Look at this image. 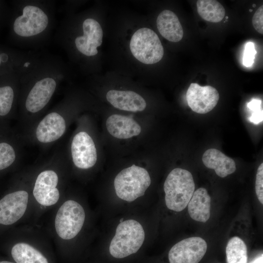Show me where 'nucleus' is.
<instances>
[{
    "instance_id": "1",
    "label": "nucleus",
    "mask_w": 263,
    "mask_h": 263,
    "mask_svg": "<svg viewBox=\"0 0 263 263\" xmlns=\"http://www.w3.org/2000/svg\"><path fill=\"white\" fill-rule=\"evenodd\" d=\"M167 207L179 212L184 210L195 191V184L191 173L188 170L175 168L168 175L164 184Z\"/></svg>"
},
{
    "instance_id": "2",
    "label": "nucleus",
    "mask_w": 263,
    "mask_h": 263,
    "mask_svg": "<svg viewBox=\"0 0 263 263\" xmlns=\"http://www.w3.org/2000/svg\"><path fill=\"white\" fill-rule=\"evenodd\" d=\"M145 239V232L141 225L134 220L120 223L116 227L112 239L109 252L115 258H123L135 253Z\"/></svg>"
},
{
    "instance_id": "3",
    "label": "nucleus",
    "mask_w": 263,
    "mask_h": 263,
    "mask_svg": "<svg viewBox=\"0 0 263 263\" xmlns=\"http://www.w3.org/2000/svg\"><path fill=\"white\" fill-rule=\"evenodd\" d=\"M150 183V177L147 170L132 165L122 170L116 176L114 187L119 198L132 202L144 195Z\"/></svg>"
},
{
    "instance_id": "4",
    "label": "nucleus",
    "mask_w": 263,
    "mask_h": 263,
    "mask_svg": "<svg viewBox=\"0 0 263 263\" xmlns=\"http://www.w3.org/2000/svg\"><path fill=\"white\" fill-rule=\"evenodd\" d=\"M132 56L140 63L153 64L164 56V48L156 33L147 27L139 28L132 34L129 43Z\"/></svg>"
},
{
    "instance_id": "5",
    "label": "nucleus",
    "mask_w": 263,
    "mask_h": 263,
    "mask_svg": "<svg viewBox=\"0 0 263 263\" xmlns=\"http://www.w3.org/2000/svg\"><path fill=\"white\" fill-rule=\"evenodd\" d=\"M85 218L83 207L73 200L65 202L59 207L55 219L58 235L64 240L75 237L81 230Z\"/></svg>"
},
{
    "instance_id": "6",
    "label": "nucleus",
    "mask_w": 263,
    "mask_h": 263,
    "mask_svg": "<svg viewBox=\"0 0 263 263\" xmlns=\"http://www.w3.org/2000/svg\"><path fill=\"white\" fill-rule=\"evenodd\" d=\"M48 23V17L41 9L35 5H27L23 8L22 15L15 19L13 28L17 35L29 37L42 33Z\"/></svg>"
},
{
    "instance_id": "7",
    "label": "nucleus",
    "mask_w": 263,
    "mask_h": 263,
    "mask_svg": "<svg viewBox=\"0 0 263 263\" xmlns=\"http://www.w3.org/2000/svg\"><path fill=\"white\" fill-rule=\"evenodd\" d=\"M207 249L206 242L200 237L185 239L170 249L168 255L169 263H198Z\"/></svg>"
},
{
    "instance_id": "8",
    "label": "nucleus",
    "mask_w": 263,
    "mask_h": 263,
    "mask_svg": "<svg viewBox=\"0 0 263 263\" xmlns=\"http://www.w3.org/2000/svg\"><path fill=\"white\" fill-rule=\"evenodd\" d=\"M187 100L189 107L195 113L205 114L211 111L219 99L218 91L211 86H201L191 83L187 90Z\"/></svg>"
},
{
    "instance_id": "9",
    "label": "nucleus",
    "mask_w": 263,
    "mask_h": 263,
    "mask_svg": "<svg viewBox=\"0 0 263 263\" xmlns=\"http://www.w3.org/2000/svg\"><path fill=\"white\" fill-rule=\"evenodd\" d=\"M83 35L76 37L75 43L77 50L87 56L98 53L97 48L102 43L103 31L100 24L95 19L87 18L82 23Z\"/></svg>"
},
{
    "instance_id": "10",
    "label": "nucleus",
    "mask_w": 263,
    "mask_h": 263,
    "mask_svg": "<svg viewBox=\"0 0 263 263\" xmlns=\"http://www.w3.org/2000/svg\"><path fill=\"white\" fill-rule=\"evenodd\" d=\"M71 152L73 162L78 168L89 169L96 162L97 153L94 143L86 132H80L74 137Z\"/></svg>"
},
{
    "instance_id": "11",
    "label": "nucleus",
    "mask_w": 263,
    "mask_h": 263,
    "mask_svg": "<svg viewBox=\"0 0 263 263\" xmlns=\"http://www.w3.org/2000/svg\"><path fill=\"white\" fill-rule=\"evenodd\" d=\"M28 193L17 191L5 195L0 200V224L10 225L21 218L27 208Z\"/></svg>"
},
{
    "instance_id": "12",
    "label": "nucleus",
    "mask_w": 263,
    "mask_h": 263,
    "mask_svg": "<svg viewBox=\"0 0 263 263\" xmlns=\"http://www.w3.org/2000/svg\"><path fill=\"white\" fill-rule=\"evenodd\" d=\"M58 178L53 170L41 172L36 180L33 193L37 201L41 205L50 206L56 203L59 192L56 188Z\"/></svg>"
},
{
    "instance_id": "13",
    "label": "nucleus",
    "mask_w": 263,
    "mask_h": 263,
    "mask_svg": "<svg viewBox=\"0 0 263 263\" xmlns=\"http://www.w3.org/2000/svg\"><path fill=\"white\" fill-rule=\"evenodd\" d=\"M54 79L47 77L37 81L33 87L25 101V107L31 113L42 110L48 103L56 88Z\"/></svg>"
},
{
    "instance_id": "14",
    "label": "nucleus",
    "mask_w": 263,
    "mask_h": 263,
    "mask_svg": "<svg viewBox=\"0 0 263 263\" xmlns=\"http://www.w3.org/2000/svg\"><path fill=\"white\" fill-rule=\"evenodd\" d=\"M66 123L63 117L56 112L47 114L38 125L36 134L41 143H50L59 139L64 133Z\"/></svg>"
},
{
    "instance_id": "15",
    "label": "nucleus",
    "mask_w": 263,
    "mask_h": 263,
    "mask_svg": "<svg viewBox=\"0 0 263 263\" xmlns=\"http://www.w3.org/2000/svg\"><path fill=\"white\" fill-rule=\"evenodd\" d=\"M106 99L114 108L123 111L141 112L147 106L142 96L132 91L111 90L107 92Z\"/></svg>"
},
{
    "instance_id": "16",
    "label": "nucleus",
    "mask_w": 263,
    "mask_h": 263,
    "mask_svg": "<svg viewBox=\"0 0 263 263\" xmlns=\"http://www.w3.org/2000/svg\"><path fill=\"white\" fill-rule=\"evenodd\" d=\"M108 132L118 139H128L137 136L141 132L140 126L131 117L113 114L106 121Z\"/></svg>"
},
{
    "instance_id": "17",
    "label": "nucleus",
    "mask_w": 263,
    "mask_h": 263,
    "mask_svg": "<svg viewBox=\"0 0 263 263\" xmlns=\"http://www.w3.org/2000/svg\"><path fill=\"white\" fill-rule=\"evenodd\" d=\"M156 25L161 36L169 41L178 42L183 37V29L179 19L170 10H164L159 14Z\"/></svg>"
},
{
    "instance_id": "18",
    "label": "nucleus",
    "mask_w": 263,
    "mask_h": 263,
    "mask_svg": "<svg viewBox=\"0 0 263 263\" xmlns=\"http://www.w3.org/2000/svg\"><path fill=\"white\" fill-rule=\"evenodd\" d=\"M202 161L207 168L213 169L216 174L224 178L234 172L236 169L235 161L215 149H209L205 151Z\"/></svg>"
},
{
    "instance_id": "19",
    "label": "nucleus",
    "mask_w": 263,
    "mask_h": 263,
    "mask_svg": "<svg viewBox=\"0 0 263 263\" xmlns=\"http://www.w3.org/2000/svg\"><path fill=\"white\" fill-rule=\"evenodd\" d=\"M211 198L207 189L200 188L194 191L188 203V212L194 220L205 223L210 216Z\"/></svg>"
},
{
    "instance_id": "20",
    "label": "nucleus",
    "mask_w": 263,
    "mask_h": 263,
    "mask_svg": "<svg viewBox=\"0 0 263 263\" xmlns=\"http://www.w3.org/2000/svg\"><path fill=\"white\" fill-rule=\"evenodd\" d=\"M11 254L17 263H48L39 251L24 243L15 244L12 247Z\"/></svg>"
},
{
    "instance_id": "21",
    "label": "nucleus",
    "mask_w": 263,
    "mask_h": 263,
    "mask_svg": "<svg viewBox=\"0 0 263 263\" xmlns=\"http://www.w3.org/2000/svg\"><path fill=\"white\" fill-rule=\"evenodd\" d=\"M197 7L200 17L210 22H220L225 13V9L222 5L215 0H197Z\"/></svg>"
},
{
    "instance_id": "22",
    "label": "nucleus",
    "mask_w": 263,
    "mask_h": 263,
    "mask_svg": "<svg viewBox=\"0 0 263 263\" xmlns=\"http://www.w3.org/2000/svg\"><path fill=\"white\" fill-rule=\"evenodd\" d=\"M226 260L227 263H247V247L244 241L240 237L231 238L226 245Z\"/></svg>"
},
{
    "instance_id": "23",
    "label": "nucleus",
    "mask_w": 263,
    "mask_h": 263,
    "mask_svg": "<svg viewBox=\"0 0 263 263\" xmlns=\"http://www.w3.org/2000/svg\"><path fill=\"white\" fill-rule=\"evenodd\" d=\"M14 97V90L11 86H0V116L6 115L10 112L13 105Z\"/></svg>"
},
{
    "instance_id": "24",
    "label": "nucleus",
    "mask_w": 263,
    "mask_h": 263,
    "mask_svg": "<svg viewBox=\"0 0 263 263\" xmlns=\"http://www.w3.org/2000/svg\"><path fill=\"white\" fill-rule=\"evenodd\" d=\"M16 154L13 147L10 144L0 143V170L10 166L14 162Z\"/></svg>"
},
{
    "instance_id": "25",
    "label": "nucleus",
    "mask_w": 263,
    "mask_h": 263,
    "mask_svg": "<svg viewBox=\"0 0 263 263\" xmlns=\"http://www.w3.org/2000/svg\"><path fill=\"white\" fill-rule=\"evenodd\" d=\"M256 53L257 52L255 49L254 44L252 42H247L245 46L243 58L244 65L247 67L252 65Z\"/></svg>"
},
{
    "instance_id": "26",
    "label": "nucleus",
    "mask_w": 263,
    "mask_h": 263,
    "mask_svg": "<svg viewBox=\"0 0 263 263\" xmlns=\"http://www.w3.org/2000/svg\"><path fill=\"white\" fill-rule=\"evenodd\" d=\"M255 191L259 202L263 204V163L259 166L256 177Z\"/></svg>"
},
{
    "instance_id": "27",
    "label": "nucleus",
    "mask_w": 263,
    "mask_h": 263,
    "mask_svg": "<svg viewBox=\"0 0 263 263\" xmlns=\"http://www.w3.org/2000/svg\"><path fill=\"white\" fill-rule=\"evenodd\" d=\"M263 6L259 7L252 18V24L255 29L259 33L263 34Z\"/></svg>"
},
{
    "instance_id": "28",
    "label": "nucleus",
    "mask_w": 263,
    "mask_h": 263,
    "mask_svg": "<svg viewBox=\"0 0 263 263\" xmlns=\"http://www.w3.org/2000/svg\"><path fill=\"white\" fill-rule=\"evenodd\" d=\"M9 61L10 56L6 52L0 51V75L2 74L5 70H7Z\"/></svg>"
},
{
    "instance_id": "29",
    "label": "nucleus",
    "mask_w": 263,
    "mask_h": 263,
    "mask_svg": "<svg viewBox=\"0 0 263 263\" xmlns=\"http://www.w3.org/2000/svg\"><path fill=\"white\" fill-rule=\"evenodd\" d=\"M263 110H260L252 112V114L249 118V121L255 124H258L263 121Z\"/></svg>"
},
{
    "instance_id": "30",
    "label": "nucleus",
    "mask_w": 263,
    "mask_h": 263,
    "mask_svg": "<svg viewBox=\"0 0 263 263\" xmlns=\"http://www.w3.org/2000/svg\"><path fill=\"white\" fill-rule=\"evenodd\" d=\"M262 101L258 99H252L247 104L248 108L252 112L262 110L261 109Z\"/></svg>"
},
{
    "instance_id": "31",
    "label": "nucleus",
    "mask_w": 263,
    "mask_h": 263,
    "mask_svg": "<svg viewBox=\"0 0 263 263\" xmlns=\"http://www.w3.org/2000/svg\"><path fill=\"white\" fill-rule=\"evenodd\" d=\"M250 263H263V256L262 254L259 257L256 258L253 261H252Z\"/></svg>"
},
{
    "instance_id": "32",
    "label": "nucleus",
    "mask_w": 263,
    "mask_h": 263,
    "mask_svg": "<svg viewBox=\"0 0 263 263\" xmlns=\"http://www.w3.org/2000/svg\"><path fill=\"white\" fill-rule=\"evenodd\" d=\"M0 263H14L8 262V261H1L0 262Z\"/></svg>"
},
{
    "instance_id": "33",
    "label": "nucleus",
    "mask_w": 263,
    "mask_h": 263,
    "mask_svg": "<svg viewBox=\"0 0 263 263\" xmlns=\"http://www.w3.org/2000/svg\"><path fill=\"white\" fill-rule=\"evenodd\" d=\"M123 221V218H121L120 220V223H122Z\"/></svg>"
},
{
    "instance_id": "34",
    "label": "nucleus",
    "mask_w": 263,
    "mask_h": 263,
    "mask_svg": "<svg viewBox=\"0 0 263 263\" xmlns=\"http://www.w3.org/2000/svg\"><path fill=\"white\" fill-rule=\"evenodd\" d=\"M249 11H250V12H252V10L251 9H250V10H249Z\"/></svg>"
},
{
    "instance_id": "35",
    "label": "nucleus",
    "mask_w": 263,
    "mask_h": 263,
    "mask_svg": "<svg viewBox=\"0 0 263 263\" xmlns=\"http://www.w3.org/2000/svg\"><path fill=\"white\" fill-rule=\"evenodd\" d=\"M253 6L255 7V4L253 5Z\"/></svg>"
}]
</instances>
